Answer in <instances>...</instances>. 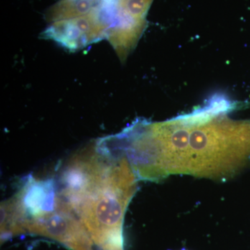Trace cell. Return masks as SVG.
Returning <instances> with one entry per match:
<instances>
[{"instance_id": "6da1fadb", "label": "cell", "mask_w": 250, "mask_h": 250, "mask_svg": "<svg viewBox=\"0 0 250 250\" xmlns=\"http://www.w3.org/2000/svg\"><path fill=\"white\" fill-rule=\"evenodd\" d=\"M59 195L70 205L103 250L123 249L125 211L137 190L136 176L125 156H116L100 141L70 159Z\"/></svg>"}, {"instance_id": "7a4b0ae2", "label": "cell", "mask_w": 250, "mask_h": 250, "mask_svg": "<svg viewBox=\"0 0 250 250\" xmlns=\"http://www.w3.org/2000/svg\"><path fill=\"white\" fill-rule=\"evenodd\" d=\"M183 172L221 177L233 173L250 155V125L210 121L189 126Z\"/></svg>"}, {"instance_id": "3957f363", "label": "cell", "mask_w": 250, "mask_h": 250, "mask_svg": "<svg viewBox=\"0 0 250 250\" xmlns=\"http://www.w3.org/2000/svg\"><path fill=\"white\" fill-rule=\"evenodd\" d=\"M117 0H59L49 10L44 35L70 51L108 39Z\"/></svg>"}, {"instance_id": "277c9868", "label": "cell", "mask_w": 250, "mask_h": 250, "mask_svg": "<svg viewBox=\"0 0 250 250\" xmlns=\"http://www.w3.org/2000/svg\"><path fill=\"white\" fill-rule=\"evenodd\" d=\"M25 228L28 232L52 238L71 250H91L89 233L60 195L54 207L28 218Z\"/></svg>"}, {"instance_id": "5b68a950", "label": "cell", "mask_w": 250, "mask_h": 250, "mask_svg": "<svg viewBox=\"0 0 250 250\" xmlns=\"http://www.w3.org/2000/svg\"><path fill=\"white\" fill-rule=\"evenodd\" d=\"M152 2V0H117L114 24L107 39L122 60L142 34Z\"/></svg>"}]
</instances>
